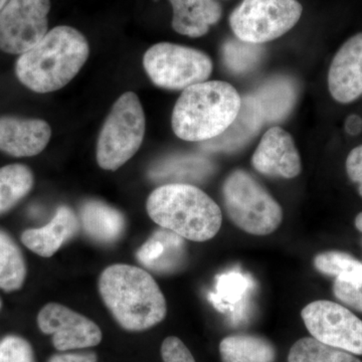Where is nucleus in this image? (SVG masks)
<instances>
[{"mask_svg":"<svg viewBox=\"0 0 362 362\" xmlns=\"http://www.w3.org/2000/svg\"><path fill=\"white\" fill-rule=\"evenodd\" d=\"M89 54V42L82 33L71 26H57L39 44L21 54L16 75L28 89L47 94L66 87L84 66Z\"/></svg>","mask_w":362,"mask_h":362,"instance_id":"nucleus-1","label":"nucleus"},{"mask_svg":"<svg viewBox=\"0 0 362 362\" xmlns=\"http://www.w3.org/2000/svg\"><path fill=\"white\" fill-rule=\"evenodd\" d=\"M99 291L119 325L128 331L153 327L168 313L165 298L156 280L138 267L116 264L105 269Z\"/></svg>","mask_w":362,"mask_h":362,"instance_id":"nucleus-2","label":"nucleus"},{"mask_svg":"<svg viewBox=\"0 0 362 362\" xmlns=\"http://www.w3.org/2000/svg\"><path fill=\"white\" fill-rule=\"evenodd\" d=\"M150 218L183 239L206 242L216 237L223 223L220 206L201 188L187 183L161 185L146 202Z\"/></svg>","mask_w":362,"mask_h":362,"instance_id":"nucleus-3","label":"nucleus"},{"mask_svg":"<svg viewBox=\"0 0 362 362\" xmlns=\"http://www.w3.org/2000/svg\"><path fill=\"white\" fill-rule=\"evenodd\" d=\"M242 106L239 93L228 83L206 81L182 90L171 118L173 132L185 141L204 142L221 135Z\"/></svg>","mask_w":362,"mask_h":362,"instance_id":"nucleus-4","label":"nucleus"},{"mask_svg":"<svg viewBox=\"0 0 362 362\" xmlns=\"http://www.w3.org/2000/svg\"><path fill=\"white\" fill-rule=\"evenodd\" d=\"M226 213L238 228L254 235L275 232L283 221L280 204L245 170L233 171L223 187Z\"/></svg>","mask_w":362,"mask_h":362,"instance_id":"nucleus-5","label":"nucleus"},{"mask_svg":"<svg viewBox=\"0 0 362 362\" xmlns=\"http://www.w3.org/2000/svg\"><path fill=\"white\" fill-rule=\"evenodd\" d=\"M145 114L137 95L127 92L112 107L97 142V162L115 171L135 156L145 135Z\"/></svg>","mask_w":362,"mask_h":362,"instance_id":"nucleus-6","label":"nucleus"},{"mask_svg":"<svg viewBox=\"0 0 362 362\" xmlns=\"http://www.w3.org/2000/svg\"><path fill=\"white\" fill-rule=\"evenodd\" d=\"M143 66L154 85L168 90H183L206 82L213 71V62L204 52L171 42L149 47Z\"/></svg>","mask_w":362,"mask_h":362,"instance_id":"nucleus-7","label":"nucleus"},{"mask_svg":"<svg viewBox=\"0 0 362 362\" xmlns=\"http://www.w3.org/2000/svg\"><path fill=\"white\" fill-rule=\"evenodd\" d=\"M302 11L297 0H243L230 14V25L238 39L262 45L292 30Z\"/></svg>","mask_w":362,"mask_h":362,"instance_id":"nucleus-8","label":"nucleus"},{"mask_svg":"<svg viewBox=\"0 0 362 362\" xmlns=\"http://www.w3.org/2000/svg\"><path fill=\"white\" fill-rule=\"evenodd\" d=\"M305 326L324 344L362 356V321L346 307L318 300L301 312Z\"/></svg>","mask_w":362,"mask_h":362,"instance_id":"nucleus-9","label":"nucleus"},{"mask_svg":"<svg viewBox=\"0 0 362 362\" xmlns=\"http://www.w3.org/2000/svg\"><path fill=\"white\" fill-rule=\"evenodd\" d=\"M51 0H9L0 11V49L23 54L47 35Z\"/></svg>","mask_w":362,"mask_h":362,"instance_id":"nucleus-10","label":"nucleus"},{"mask_svg":"<svg viewBox=\"0 0 362 362\" xmlns=\"http://www.w3.org/2000/svg\"><path fill=\"white\" fill-rule=\"evenodd\" d=\"M37 325L42 333L52 335L59 351L89 349L102 341V331L94 321L64 305H45L37 315Z\"/></svg>","mask_w":362,"mask_h":362,"instance_id":"nucleus-11","label":"nucleus"},{"mask_svg":"<svg viewBox=\"0 0 362 362\" xmlns=\"http://www.w3.org/2000/svg\"><path fill=\"white\" fill-rule=\"evenodd\" d=\"M252 164L262 175L286 180L296 177L302 170L292 136L280 127L267 131L252 157Z\"/></svg>","mask_w":362,"mask_h":362,"instance_id":"nucleus-12","label":"nucleus"},{"mask_svg":"<svg viewBox=\"0 0 362 362\" xmlns=\"http://www.w3.org/2000/svg\"><path fill=\"white\" fill-rule=\"evenodd\" d=\"M328 88L335 101L349 104L362 95V33L341 45L332 59Z\"/></svg>","mask_w":362,"mask_h":362,"instance_id":"nucleus-13","label":"nucleus"},{"mask_svg":"<svg viewBox=\"0 0 362 362\" xmlns=\"http://www.w3.org/2000/svg\"><path fill=\"white\" fill-rule=\"evenodd\" d=\"M52 128L42 119L0 117V151L13 157H32L44 151Z\"/></svg>","mask_w":362,"mask_h":362,"instance_id":"nucleus-14","label":"nucleus"},{"mask_svg":"<svg viewBox=\"0 0 362 362\" xmlns=\"http://www.w3.org/2000/svg\"><path fill=\"white\" fill-rule=\"evenodd\" d=\"M80 221L70 207L59 206L52 220L39 228H28L21 242L28 250L44 258H51L59 247L78 233Z\"/></svg>","mask_w":362,"mask_h":362,"instance_id":"nucleus-15","label":"nucleus"},{"mask_svg":"<svg viewBox=\"0 0 362 362\" xmlns=\"http://www.w3.org/2000/svg\"><path fill=\"white\" fill-rule=\"evenodd\" d=\"M264 119L256 100L252 95L242 98V106L233 123L218 137L202 142V149L207 152L237 151L258 134Z\"/></svg>","mask_w":362,"mask_h":362,"instance_id":"nucleus-16","label":"nucleus"},{"mask_svg":"<svg viewBox=\"0 0 362 362\" xmlns=\"http://www.w3.org/2000/svg\"><path fill=\"white\" fill-rule=\"evenodd\" d=\"M185 258V239L163 228L156 230L137 252L138 261L157 273L177 270Z\"/></svg>","mask_w":362,"mask_h":362,"instance_id":"nucleus-17","label":"nucleus"},{"mask_svg":"<svg viewBox=\"0 0 362 362\" xmlns=\"http://www.w3.org/2000/svg\"><path fill=\"white\" fill-rule=\"evenodd\" d=\"M173 9V28L189 37H204L221 18L218 0H169Z\"/></svg>","mask_w":362,"mask_h":362,"instance_id":"nucleus-18","label":"nucleus"},{"mask_svg":"<svg viewBox=\"0 0 362 362\" xmlns=\"http://www.w3.org/2000/svg\"><path fill=\"white\" fill-rule=\"evenodd\" d=\"M80 221L90 238L104 244L116 242L125 228L123 214L100 201L86 202L83 204Z\"/></svg>","mask_w":362,"mask_h":362,"instance_id":"nucleus-19","label":"nucleus"},{"mask_svg":"<svg viewBox=\"0 0 362 362\" xmlns=\"http://www.w3.org/2000/svg\"><path fill=\"white\" fill-rule=\"evenodd\" d=\"M252 96L258 104L264 122H279L292 110L297 89L290 78L278 77L267 81Z\"/></svg>","mask_w":362,"mask_h":362,"instance_id":"nucleus-20","label":"nucleus"},{"mask_svg":"<svg viewBox=\"0 0 362 362\" xmlns=\"http://www.w3.org/2000/svg\"><path fill=\"white\" fill-rule=\"evenodd\" d=\"M214 165L209 159L201 156H175L156 164L150 170V176L157 181L168 183L199 182L213 173Z\"/></svg>","mask_w":362,"mask_h":362,"instance_id":"nucleus-21","label":"nucleus"},{"mask_svg":"<svg viewBox=\"0 0 362 362\" xmlns=\"http://www.w3.org/2000/svg\"><path fill=\"white\" fill-rule=\"evenodd\" d=\"M223 362H274L275 349L268 340L254 335H232L220 344Z\"/></svg>","mask_w":362,"mask_h":362,"instance_id":"nucleus-22","label":"nucleus"},{"mask_svg":"<svg viewBox=\"0 0 362 362\" xmlns=\"http://www.w3.org/2000/svg\"><path fill=\"white\" fill-rule=\"evenodd\" d=\"M26 273L28 269L21 247L8 233L0 228V289L18 291L25 284Z\"/></svg>","mask_w":362,"mask_h":362,"instance_id":"nucleus-23","label":"nucleus"},{"mask_svg":"<svg viewBox=\"0 0 362 362\" xmlns=\"http://www.w3.org/2000/svg\"><path fill=\"white\" fill-rule=\"evenodd\" d=\"M33 183V171L23 164L0 168V216L20 204L32 192Z\"/></svg>","mask_w":362,"mask_h":362,"instance_id":"nucleus-24","label":"nucleus"},{"mask_svg":"<svg viewBox=\"0 0 362 362\" xmlns=\"http://www.w3.org/2000/svg\"><path fill=\"white\" fill-rule=\"evenodd\" d=\"M289 362H361L344 350L335 349L315 338H302L290 349Z\"/></svg>","mask_w":362,"mask_h":362,"instance_id":"nucleus-25","label":"nucleus"},{"mask_svg":"<svg viewBox=\"0 0 362 362\" xmlns=\"http://www.w3.org/2000/svg\"><path fill=\"white\" fill-rule=\"evenodd\" d=\"M314 267L324 275L344 281L362 279V263L346 252L330 251L317 255Z\"/></svg>","mask_w":362,"mask_h":362,"instance_id":"nucleus-26","label":"nucleus"},{"mask_svg":"<svg viewBox=\"0 0 362 362\" xmlns=\"http://www.w3.org/2000/svg\"><path fill=\"white\" fill-rule=\"evenodd\" d=\"M221 52L223 63L228 70L235 74H244L258 65L264 49L261 45L244 42L237 37L226 40Z\"/></svg>","mask_w":362,"mask_h":362,"instance_id":"nucleus-27","label":"nucleus"},{"mask_svg":"<svg viewBox=\"0 0 362 362\" xmlns=\"http://www.w3.org/2000/svg\"><path fill=\"white\" fill-rule=\"evenodd\" d=\"M250 288V281L246 276L237 272L218 276L216 291L211 294L214 306L223 311L225 305H233L242 301Z\"/></svg>","mask_w":362,"mask_h":362,"instance_id":"nucleus-28","label":"nucleus"},{"mask_svg":"<svg viewBox=\"0 0 362 362\" xmlns=\"http://www.w3.org/2000/svg\"><path fill=\"white\" fill-rule=\"evenodd\" d=\"M0 362H35L32 345L18 335H7L0 340Z\"/></svg>","mask_w":362,"mask_h":362,"instance_id":"nucleus-29","label":"nucleus"},{"mask_svg":"<svg viewBox=\"0 0 362 362\" xmlns=\"http://www.w3.org/2000/svg\"><path fill=\"white\" fill-rule=\"evenodd\" d=\"M333 293L343 304L362 312V279L356 281L337 279L333 284Z\"/></svg>","mask_w":362,"mask_h":362,"instance_id":"nucleus-30","label":"nucleus"},{"mask_svg":"<svg viewBox=\"0 0 362 362\" xmlns=\"http://www.w3.org/2000/svg\"><path fill=\"white\" fill-rule=\"evenodd\" d=\"M161 356L163 362H195L187 345L175 337H168L162 343Z\"/></svg>","mask_w":362,"mask_h":362,"instance_id":"nucleus-31","label":"nucleus"},{"mask_svg":"<svg viewBox=\"0 0 362 362\" xmlns=\"http://www.w3.org/2000/svg\"><path fill=\"white\" fill-rule=\"evenodd\" d=\"M346 173L354 183L358 185V192L362 197V144L352 149L346 159Z\"/></svg>","mask_w":362,"mask_h":362,"instance_id":"nucleus-32","label":"nucleus"},{"mask_svg":"<svg viewBox=\"0 0 362 362\" xmlns=\"http://www.w3.org/2000/svg\"><path fill=\"white\" fill-rule=\"evenodd\" d=\"M47 362H98V356L95 352H66L54 354Z\"/></svg>","mask_w":362,"mask_h":362,"instance_id":"nucleus-33","label":"nucleus"},{"mask_svg":"<svg viewBox=\"0 0 362 362\" xmlns=\"http://www.w3.org/2000/svg\"><path fill=\"white\" fill-rule=\"evenodd\" d=\"M345 131L351 136L358 135L362 131V118L358 115H350L345 121Z\"/></svg>","mask_w":362,"mask_h":362,"instance_id":"nucleus-34","label":"nucleus"},{"mask_svg":"<svg viewBox=\"0 0 362 362\" xmlns=\"http://www.w3.org/2000/svg\"><path fill=\"white\" fill-rule=\"evenodd\" d=\"M356 228L362 233V211L357 214L356 218Z\"/></svg>","mask_w":362,"mask_h":362,"instance_id":"nucleus-35","label":"nucleus"},{"mask_svg":"<svg viewBox=\"0 0 362 362\" xmlns=\"http://www.w3.org/2000/svg\"><path fill=\"white\" fill-rule=\"evenodd\" d=\"M9 0H0V11L6 7V4H8Z\"/></svg>","mask_w":362,"mask_h":362,"instance_id":"nucleus-36","label":"nucleus"},{"mask_svg":"<svg viewBox=\"0 0 362 362\" xmlns=\"http://www.w3.org/2000/svg\"><path fill=\"white\" fill-rule=\"evenodd\" d=\"M1 308H2V302H1V299H0V310H1Z\"/></svg>","mask_w":362,"mask_h":362,"instance_id":"nucleus-37","label":"nucleus"}]
</instances>
